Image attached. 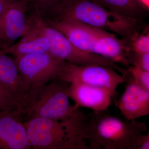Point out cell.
I'll return each mask as SVG.
<instances>
[{
    "label": "cell",
    "mask_w": 149,
    "mask_h": 149,
    "mask_svg": "<svg viewBox=\"0 0 149 149\" xmlns=\"http://www.w3.org/2000/svg\"><path fill=\"white\" fill-rule=\"evenodd\" d=\"M43 18L79 22L111 31L130 41L138 36L142 28L138 19L109 10L91 0H63Z\"/></svg>",
    "instance_id": "obj_1"
},
{
    "label": "cell",
    "mask_w": 149,
    "mask_h": 149,
    "mask_svg": "<svg viewBox=\"0 0 149 149\" xmlns=\"http://www.w3.org/2000/svg\"><path fill=\"white\" fill-rule=\"evenodd\" d=\"M105 111H92L86 140L92 149H137L148 130L146 123L116 117Z\"/></svg>",
    "instance_id": "obj_2"
},
{
    "label": "cell",
    "mask_w": 149,
    "mask_h": 149,
    "mask_svg": "<svg viewBox=\"0 0 149 149\" xmlns=\"http://www.w3.org/2000/svg\"><path fill=\"white\" fill-rule=\"evenodd\" d=\"M66 88L57 82L56 78L45 85L27 112L25 120L37 117L65 121L87 118L88 115L81 111L79 107L70 104Z\"/></svg>",
    "instance_id": "obj_3"
},
{
    "label": "cell",
    "mask_w": 149,
    "mask_h": 149,
    "mask_svg": "<svg viewBox=\"0 0 149 149\" xmlns=\"http://www.w3.org/2000/svg\"><path fill=\"white\" fill-rule=\"evenodd\" d=\"M28 17L29 26L47 39L50 44L49 52L56 57L78 65H99L116 68V64L111 60L75 47L61 32L46 24L39 14L30 13Z\"/></svg>",
    "instance_id": "obj_4"
},
{
    "label": "cell",
    "mask_w": 149,
    "mask_h": 149,
    "mask_svg": "<svg viewBox=\"0 0 149 149\" xmlns=\"http://www.w3.org/2000/svg\"><path fill=\"white\" fill-rule=\"evenodd\" d=\"M27 140L34 149H80L66 123L44 117H34L24 121Z\"/></svg>",
    "instance_id": "obj_5"
},
{
    "label": "cell",
    "mask_w": 149,
    "mask_h": 149,
    "mask_svg": "<svg viewBox=\"0 0 149 149\" xmlns=\"http://www.w3.org/2000/svg\"><path fill=\"white\" fill-rule=\"evenodd\" d=\"M14 61L23 82L37 97L45 85L57 77L63 61L49 52L17 56Z\"/></svg>",
    "instance_id": "obj_6"
},
{
    "label": "cell",
    "mask_w": 149,
    "mask_h": 149,
    "mask_svg": "<svg viewBox=\"0 0 149 149\" xmlns=\"http://www.w3.org/2000/svg\"><path fill=\"white\" fill-rule=\"evenodd\" d=\"M57 79L68 83L78 82L109 90L115 97L118 87L126 81L125 76L109 67L78 65L63 62Z\"/></svg>",
    "instance_id": "obj_7"
},
{
    "label": "cell",
    "mask_w": 149,
    "mask_h": 149,
    "mask_svg": "<svg viewBox=\"0 0 149 149\" xmlns=\"http://www.w3.org/2000/svg\"><path fill=\"white\" fill-rule=\"evenodd\" d=\"M27 10L22 0H16L0 16V48L10 47L29 28Z\"/></svg>",
    "instance_id": "obj_8"
},
{
    "label": "cell",
    "mask_w": 149,
    "mask_h": 149,
    "mask_svg": "<svg viewBox=\"0 0 149 149\" xmlns=\"http://www.w3.org/2000/svg\"><path fill=\"white\" fill-rule=\"evenodd\" d=\"M0 87L26 107L27 111L37 96L33 95L23 82L14 60L0 48Z\"/></svg>",
    "instance_id": "obj_9"
},
{
    "label": "cell",
    "mask_w": 149,
    "mask_h": 149,
    "mask_svg": "<svg viewBox=\"0 0 149 149\" xmlns=\"http://www.w3.org/2000/svg\"><path fill=\"white\" fill-rule=\"evenodd\" d=\"M24 115L18 111L0 110V149H29Z\"/></svg>",
    "instance_id": "obj_10"
},
{
    "label": "cell",
    "mask_w": 149,
    "mask_h": 149,
    "mask_svg": "<svg viewBox=\"0 0 149 149\" xmlns=\"http://www.w3.org/2000/svg\"><path fill=\"white\" fill-rule=\"evenodd\" d=\"M43 19L49 26L61 32L73 45L87 52L92 53L96 40L108 32L79 22Z\"/></svg>",
    "instance_id": "obj_11"
},
{
    "label": "cell",
    "mask_w": 149,
    "mask_h": 149,
    "mask_svg": "<svg viewBox=\"0 0 149 149\" xmlns=\"http://www.w3.org/2000/svg\"><path fill=\"white\" fill-rule=\"evenodd\" d=\"M66 93L77 107H83L95 111H105L115 97L107 89L78 82L69 83Z\"/></svg>",
    "instance_id": "obj_12"
},
{
    "label": "cell",
    "mask_w": 149,
    "mask_h": 149,
    "mask_svg": "<svg viewBox=\"0 0 149 149\" xmlns=\"http://www.w3.org/2000/svg\"><path fill=\"white\" fill-rule=\"evenodd\" d=\"M116 106L127 120H137L149 115V92L139 87L129 78Z\"/></svg>",
    "instance_id": "obj_13"
},
{
    "label": "cell",
    "mask_w": 149,
    "mask_h": 149,
    "mask_svg": "<svg viewBox=\"0 0 149 149\" xmlns=\"http://www.w3.org/2000/svg\"><path fill=\"white\" fill-rule=\"evenodd\" d=\"M130 43L129 40L119 39L114 34L107 32L96 40L92 53L109 59L116 63L128 65L133 53Z\"/></svg>",
    "instance_id": "obj_14"
},
{
    "label": "cell",
    "mask_w": 149,
    "mask_h": 149,
    "mask_svg": "<svg viewBox=\"0 0 149 149\" xmlns=\"http://www.w3.org/2000/svg\"><path fill=\"white\" fill-rule=\"evenodd\" d=\"M28 32L18 42L6 49L3 52L15 56L49 52L50 44L45 36L29 26Z\"/></svg>",
    "instance_id": "obj_15"
},
{
    "label": "cell",
    "mask_w": 149,
    "mask_h": 149,
    "mask_svg": "<svg viewBox=\"0 0 149 149\" xmlns=\"http://www.w3.org/2000/svg\"><path fill=\"white\" fill-rule=\"evenodd\" d=\"M103 7L125 16L139 20L143 8L137 0H91Z\"/></svg>",
    "instance_id": "obj_16"
},
{
    "label": "cell",
    "mask_w": 149,
    "mask_h": 149,
    "mask_svg": "<svg viewBox=\"0 0 149 149\" xmlns=\"http://www.w3.org/2000/svg\"><path fill=\"white\" fill-rule=\"evenodd\" d=\"M27 6V12L36 13L42 17L46 15L63 0H22Z\"/></svg>",
    "instance_id": "obj_17"
},
{
    "label": "cell",
    "mask_w": 149,
    "mask_h": 149,
    "mask_svg": "<svg viewBox=\"0 0 149 149\" xmlns=\"http://www.w3.org/2000/svg\"><path fill=\"white\" fill-rule=\"evenodd\" d=\"M0 110L20 112L25 115L27 109L0 87Z\"/></svg>",
    "instance_id": "obj_18"
},
{
    "label": "cell",
    "mask_w": 149,
    "mask_h": 149,
    "mask_svg": "<svg viewBox=\"0 0 149 149\" xmlns=\"http://www.w3.org/2000/svg\"><path fill=\"white\" fill-rule=\"evenodd\" d=\"M127 70L128 73L126 78H129L139 87L149 92V72L133 65L128 68Z\"/></svg>",
    "instance_id": "obj_19"
},
{
    "label": "cell",
    "mask_w": 149,
    "mask_h": 149,
    "mask_svg": "<svg viewBox=\"0 0 149 149\" xmlns=\"http://www.w3.org/2000/svg\"><path fill=\"white\" fill-rule=\"evenodd\" d=\"M130 47L133 53L143 54L149 53L148 32L139 34L130 43Z\"/></svg>",
    "instance_id": "obj_20"
},
{
    "label": "cell",
    "mask_w": 149,
    "mask_h": 149,
    "mask_svg": "<svg viewBox=\"0 0 149 149\" xmlns=\"http://www.w3.org/2000/svg\"><path fill=\"white\" fill-rule=\"evenodd\" d=\"M131 65L149 72V53L143 54L132 53L129 59Z\"/></svg>",
    "instance_id": "obj_21"
},
{
    "label": "cell",
    "mask_w": 149,
    "mask_h": 149,
    "mask_svg": "<svg viewBox=\"0 0 149 149\" xmlns=\"http://www.w3.org/2000/svg\"><path fill=\"white\" fill-rule=\"evenodd\" d=\"M149 149V133L144 134L138 142L137 149Z\"/></svg>",
    "instance_id": "obj_22"
},
{
    "label": "cell",
    "mask_w": 149,
    "mask_h": 149,
    "mask_svg": "<svg viewBox=\"0 0 149 149\" xmlns=\"http://www.w3.org/2000/svg\"><path fill=\"white\" fill-rule=\"evenodd\" d=\"M16 0H0V16Z\"/></svg>",
    "instance_id": "obj_23"
},
{
    "label": "cell",
    "mask_w": 149,
    "mask_h": 149,
    "mask_svg": "<svg viewBox=\"0 0 149 149\" xmlns=\"http://www.w3.org/2000/svg\"><path fill=\"white\" fill-rule=\"evenodd\" d=\"M141 4L145 7L148 9L149 8V0H139Z\"/></svg>",
    "instance_id": "obj_24"
}]
</instances>
